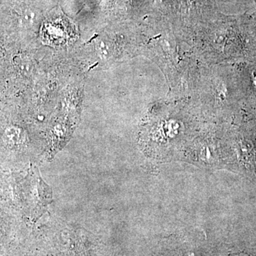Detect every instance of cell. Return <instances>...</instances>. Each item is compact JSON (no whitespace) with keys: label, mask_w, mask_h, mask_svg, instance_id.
Wrapping results in <instances>:
<instances>
[{"label":"cell","mask_w":256,"mask_h":256,"mask_svg":"<svg viewBox=\"0 0 256 256\" xmlns=\"http://www.w3.org/2000/svg\"><path fill=\"white\" fill-rule=\"evenodd\" d=\"M252 82H254V87H255V88L256 89V73L255 72H254L252 74Z\"/></svg>","instance_id":"obj_2"},{"label":"cell","mask_w":256,"mask_h":256,"mask_svg":"<svg viewBox=\"0 0 256 256\" xmlns=\"http://www.w3.org/2000/svg\"><path fill=\"white\" fill-rule=\"evenodd\" d=\"M43 28L44 40L47 43L64 44L70 38V34H73L72 25L62 18L50 20Z\"/></svg>","instance_id":"obj_1"}]
</instances>
